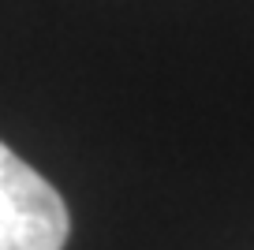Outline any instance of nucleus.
Here are the masks:
<instances>
[{"mask_svg": "<svg viewBox=\"0 0 254 250\" xmlns=\"http://www.w3.org/2000/svg\"><path fill=\"white\" fill-rule=\"evenodd\" d=\"M67 232L56 187L0 142V250H64Z\"/></svg>", "mask_w": 254, "mask_h": 250, "instance_id": "nucleus-1", "label": "nucleus"}]
</instances>
